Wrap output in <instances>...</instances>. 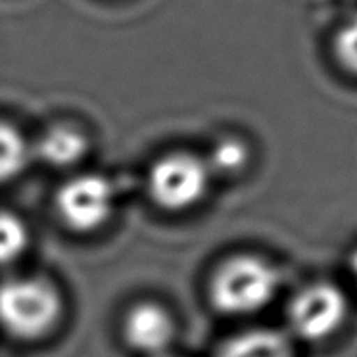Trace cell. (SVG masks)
Instances as JSON below:
<instances>
[{
  "label": "cell",
  "mask_w": 357,
  "mask_h": 357,
  "mask_svg": "<svg viewBox=\"0 0 357 357\" xmlns=\"http://www.w3.org/2000/svg\"><path fill=\"white\" fill-rule=\"evenodd\" d=\"M280 273L264 257L234 256L219 265L210 282V298L225 315H252L275 300Z\"/></svg>",
  "instance_id": "obj_1"
},
{
  "label": "cell",
  "mask_w": 357,
  "mask_h": 357,
  "mask_svg": "<svg viewBox=\"0 0 357 357\" xmlns=\"http://www.w3.org/2000/svg\"><path fill=\"white\" fill-rule=\"evenodd\" d=\"M62 317V296L40 277H12L0 282V326L20 340H39Z\"/></svg>",
  "instance_id": "obj_2"
},
{
  "label": "cell",
  "mask_w": 357,
  "mask_h": 357,
  "mask_svg": "<svg viewBox=\"0 0 357 357\" xmlns=\"http://www.w3.org/2000/svg\"><path fill=\"white\" fill-rule=\"evenodd\" d=\"M211 183L206 158L190 152L162 155L148 173V192L155 206L167 211H185L202 202Z\"/></svg>",
  "instance_id": "obj_3"
},
{
  "label": "cell",
  "mask_w": 357,
  "mask_h": 357,
  "mask_svg": "<svg viewBox=\"0 0 357 357\" xmlns=\"http://www.w3.org/2000/svg\"><path fill=\"white\" fill-rule=\"evenodd\" d=\"M348 317V298L333 282H311L288 303L287 321L294 336L321 342L333 336Z\"/></svg>",
  "instance_id": "obj_4"
},
{
  "label": "cell",
  "mask_w": 357,
  "mask_h": 357,
  "mask_svg": "<svg viewBox=\"0 0 357 357\" xmlns=\"http://www.w3.org/2000/svg\"><path fill=\"white\" fill-rule=\"evenodd\" d=\"M116 206V188L102 175L70 178L56 196V208L75 233H93L108 223Z\"/></svg>",
  "instance_id": "obj_5"
},
{
  "label": "cell",
  "mask_w": 357,
  "mask_h": 357,
  "mask_svg": "<svg viewBox=\"0 0 357 357\" xmlns=\"http://www.w3.org/2000/svg\"><path fill=\"white\" fill-rule=\"evenodd\" d=\"M123 334L127 344L139 354L160 357L167 354L175 338V323L162 305L142 302L127 313Z\"/></svg>",
  "instance_id": "obj_6"
},
{
  "label": "cell",
  "mask_w": 357,
  "mask_h": 357,
  "mask_svg": "<svg viewBox=\"0 0 357 357\" xmlns=\"http://www.w3.org/2000/svg\"><path fill=\"white\" fill-rule=\"evenodd\" d=\"M215 357H296V354L282 333L254 328L229 338Z\"/></svg>",
  "instance_id": "obj_7"
},
{
  "label": "cell",
  "mask_w": 357,
  "mask_h": 357,
  "mask_svg": "<svg viewBox=\"0 0 357 357\" xmlns=\"http://www.w3.org/2000/svg\"><path fill=\"white\" fill-rule=\"evenodd\" d=\"M89 150V140L83 132L70 127L58 125L40 137L37 144V154L45 163L52 167H71L85 158Z\"/></svg>",
  "instance_id": "obj_8"
},
{
  "label": "cell",
  "mask_w": 357,
  "mask_h": 357,
  "mask_svg": "<svg viewBox=\"0 0 357 357\" xmlns=\"http://www.w3.org/2000/svg\"><path fill=\"white\" fill-rule=\"evenodd\" d=\"M31 158L29 144L14 125L0 121V183L20 177Z\"/></svg>",
  "instance_id": "obj_9"
},
{
  "label": "cell",
  "mask_w": 357,
  "mask_h": 357,
  "mask_svg": "<svg viewBox=\"0 0 357 357\" xmlns=\"http://www.w3.org/2000/svg\"><path fill=\"white\" fill-rule=\"evenodd\" d=\"M206 162L210 165L211 175L231 177V175L241 173L248 165L250 148L238 137H225L213 144Z\"/></svg>",
  "instance_id": "obj_10"
},
{
  "label": "cell",
  "mask_w": 357,
  "mask_h": 357,
  "mask_svg": "<svg viewBox=\"0 0 357 357\" xmlns=\"http://www.w3.org/2000/svg\"><path fill=\"white\" fill-rule=\"evenodd\" d=\"M29 246V229L16 213L0 211V265H8L24 256Z\"/></svg>",
  "instance_id": "obj_11"
},
{
  "label": "cell",
  "mask_w": 357,
  "mask_h": 357,
  "mask_svg": "<svg viewBox=\"0 0 357 357\" xmlns=\"http://www.w3.org/2000/svg\"><path fill=\"white\" fill-rule=\"evenodd\" d=\"M334 52L342 68L357 75V14L340 27L334 40Z\"/></svg>",
  "instance_id": "obj_12"
},
{
  "label": "cell",
  "mask_w": 357,
  "mask_h": 357,
  "mask_svg": "<svg viewBox=\"0 0 357 357\" xmlns=\"http://www.w3.org/2000/svg\"><path fill=\"white\" fill-rule=\"evenodd\" d=\"M349 271H351V277L357 282V248L351 252V257H349Z\"/></svg>",
  "instance_id": "obj_13"
},
{
  "label": "cell",
  "mask_w": 357,
  "mask_h": 357,
  "mask_svg": "<svg viewBox=\"0 0 357 357\" xmlns=\"http://www.w3.org/2000/svg\"><path fill=\"white\" fill-rule=\"evenodd\" d=\"M160 357H173V356H167V354H165V356H160Z\"/></svg>",
  "instance_id": "obj_14"
}]
</instances>
